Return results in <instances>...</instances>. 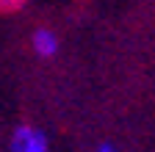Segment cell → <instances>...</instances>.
Instances as JSON below:
<instances>
[{"mask_svg": "<svg viewBox=\"0 0 155 152\" xmlns=\"http://www.w3.org/2000/svg\"><path fill=\"white\" fill-rule=\"evenodd\" d=\"M11 152H50L47 136L39 127L22 125V127H17L14 136H11Z\"/></svg>", "mask_w": 155, "mask_h": 152, "instance_id": "cell-1", "label": "cell"}, {"mask_svg": "<svg viewBox=\"0 0 155 152\" xmlns=\"http://www.w3.org/2000/svg\"><path fill=\"white\" fill-rule=\"evenodd\" d=\"M100 152H116V149H114V147H108V144H103V147H100Z\"/></svg>", "mask_w": 155, "mask_h": 152, "instance_id": "cell-4", "label": "cell"}, {"mask_svg": "<svg viewBox=\"0 0 155 152\" xmlns=\"http://www.w3.org/2000/svg\"><path fill=\"white\" fill-rule=\"evenodd\" d=\"M25 0H0V11H17V8H22Z\"/></svg>", "mask_w": 155, "mask_h": 152, "instance_id": "cell-3", "label": "cell"}, {"mask_svg": "<svg viewBox=\"0 0 155 152\" xmlns=\"http://www.w3.org/2000/svg\"><path fill=\"white\" fill-rule=\"evenodd\" d=\"M31 47L39 58H53L58 53V36L50 31V28H39L33 36H31Z\"/></svg>", "mask_w": 155, "mask_h": 152, "instance_id": "cell-2", "label": "cell"}]
</instances>
